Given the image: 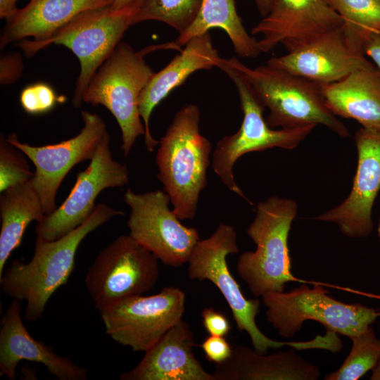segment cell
<instances>
[{"label": "cell", "instance_id": "obj_1", "mask_svg": "<svg viewBox=\"0 0 380 380\" xmlns=\"http://www.w3.org/2000/svg\"><path fill=\"white\" fill-rule=\"evenodd\" d=\"M122 215L120 210L99 203L84 222L61 238L53 241L36 238L30 261L16 260L4 271L0 277L1 290L13 299L26 302L27 322L39 319L51 296L67 283L84 239L113 217Z\"/></svg>", "mask_w": 380, "mask_h": 380}, {"label": "cell", "instance_id": "obj_2", "mask_svg": "<svg viewBox=\"0 0 380 380\" xmlns=\"http://www.w3.org/2000/svg\"><path fill=\"white\" fill-rule=\"evenodd\" d=\"M200 118L198 106L182 107L161 137L156 154L158 178L179 220L195 217L200 194L207 185L212 145L200 132Z\"/></svg>", "mask_w": 380, "mask_h": 380}, {"label": "cell", "instance_id": "obj_3", "mask_svg": "<svg viewBox=\"0 0 380 380\" xmlns=\"http://www.w3.org/2000/svg\"><path fill=\"white\" fill-rule=\"evenodd\" d=\"M223 60L245 78L269 109L266 122L270 127L322 125L341 137L350 136L346 125L327 106L320 84L267 63L252 68L235 57Z\"/></svg>", "mask_w": 380, "mask_h": 380}, {"label": "cell", "instance_id": "obj_4", "mask_svg": "<svg viewBox=\"0 0 380 380\" xmlns=\"http://www.w3.org/2000/svg\"><path fill=\"white\" fill-rule=\"evenodd\" d=\"M298 213L291 199L272 196L256 206L247 234L256 244L254 251L242 253L236 271L256 297L270 291H284L285 284L297 281L291 273L288 237Z\"/></svg>", "mask_w": 380, "mask_h": 380}, {"label": "cell", "instance_id": "obj_5", "mask_svg": "<svg viewBox=\"0 0 380 380\" xmlns=\"http://www.w3.org/2000/svg\"><path fill=\"white\" fill-rule=\"evenodd\" d=\"M142 0H135L122 8L111 5L85 11L59 29L47 40L35 43L23 40L18 46L31 56L51 44L63 45L78 58L80 72L72 97L76 108L82 103V94L91 79L120 42L133 20Z\"/></svg>", "mask_w": 380, "mask_h": 380}, {"label": "cell", "instance_id": "obj_6", "mask_svg": "<svg viewBox=\"0 0 380 380\" xmlns=\"http://www.w3.org/2000/svg\"><path fill=\"white\" fill-rule=\"evenodd\" d=\"M146 53L144 49L135 51L128 44L120 42L95 72L82 97V103L105 106L116 119L125 157L137 138L145 134L139 102L155 73L144 61Z\"/></svg>", "mask_w": 380, "mask_h": 380}, {"label": "cell", "instance_id": "obj_7", "mask_svg": "<svg viewBox=\"0 0 380 380\" xmlns=\"http://www.w3.org/2000/svg\"><path fill=\"white\" fill-rule=\"evenodd\" d=\"M236 239L234 228L222 223L208 238L199 240L187 261L189 278L201 281L208 280L217 288L231 309L237 328L247 332L257 352L267 354L269 348L284 346L296 350L312 348V340L278 341L270 338L260 330L255 322L260 311V300L246 298L228 268L227 256L239 252Z\"/></svg>", "mask_w": 380, "mask_h": 380}, {"label": "cell", "instance_id": "obj_8", "mask_svg": "<svg viewBox=\"0 0 380 380\" xmlns=\"http://www.w3.org/2000/svg\"><path fill=\"white\" fill-rule=\"evenodd\" d=\"M318 284H303L289 292L270 291L261 298L267 320L279 334L293 337L307 320L322 324L327 331L348 338L363 331L380 316V311L361 303H345L328 295Z\"/></svg>", "mask_w": 380, "mask_h": 380}, {"label": "cell", "instance_id": "obj_9", "mask_svg": "<svg viewBox=\"0 0 380 380\" xmlns=\"http://www.w3.org/2000/svg\"><path fill=\"white\" fill-rule=\"evenodd\" d=\"M231 79L238 91L243 118L239 130L217 141L213 153L212 167L228 189L251 203L236 184L233 168L243 155L279 147L293 149L316 127L274 129L263 118L265 106L250 84L221 58L218 67Z\"/></svg>", "mask_w": 380, "mask_h": 380}, {"label": "cell", "instance_id": "obj_10", "mask_svg": "<svg viewBox=\"0 0 380 380\" xmlns=\"http://www.w3.org/2000/svg\"><path fill=\"white\" fill-rule=\"evenodd\" d=\"M158 278V259L129 234L119 236L98 254L84 283L101 312L120 300L151 290Z\"/></svg>", "mask_w": 380, "mask_h": 380}, {"label": "cell", "instance_id": "obj_11", "mask_svg": "<svg viewBox=\"0 0 380 380\" xmlns=\"http://www.w3.org/2000/svg\"><path fill=\"white\" fill-rule=\"evenodd\" d=\"M185 301L184 291L167 286L154 295L125 298L100 313L114 341L146 352L182 319Z\"/></svg>", "mask_w": 380, "mask_h": 380}, {"label": "cell", "instance_id": "obj_12", "mask_svg": "<svg viewBox=\"0 0 380 380\" xmlns=\"http://www.w3.org/2000/svg\"><path fill=\"white\" fill-rule=\"evenodd\" d=\"M124 200L131 210L129 235L165 265L186 263L199 234L196 229L183 225L170 209L169 195L160 190L137 194L128 189Z\"/></svg>", "mask_w": 380, "mask_h": 380}, {"label": "cell", "instance_id": "obj_13", "mask_svg": "<svg viewBox=\"0 0 380 380\" xmlns=\"http://www.w3.org/2000/svg\"><path fill=\"white\" fill-rule=\"evenodd\" d=\"M362 43L363 37L343 24L283 56L271 58L267 64L320 85L327 84L373 65L365 56Z\"/></svg>", "mask_w": 380, "mask_h": 380}, {"label": "cell", "instance_id": "obj_14", "mask_svg": "<svg viewBox=\"0 0 380 380\" xmlns=\"http://www.w3.org/2000/svg\"><path fill=\"white\" fill-rule=\"evenodd\" d=\"M81 115L84 126L80 133L58 144L34 146L20 141L15 133L6 139L33 163L31 180L46 215L56 209V194L68 172L75 165L90 160L108 132L105 122L97 114L82 110Z\"/></svg>", "mask_w": 380, "mask_h": 380}, {"label": "cell", "instance_id": "obj_15", "mask_svg": "<svg viewBox=\"0 0 380 380\" xmlns=\"http://www.w3.org/2000/svg\"><path fill=\"white\" fill-rule=\"evenodd\" d=\"M128 183V169L113 158L110 136L106 132L88 167L77 174L66 199L37 224V238L53 241L65 235L89 217L95 208L96 198L103 190L122 187Z\"/></svg>", "mask_w": 380, "mask_h": 380}, {"label": "cell", "instance_id": "obj_16", "mask_svg": "<svg viewBox=\"0 0 380 380\" xmlns=\"http://www.w3.org/2000/svg\"><path fill=\"white\" fill-rule=\"evenodd\" d=\"M355 142L357 165L350 193L340 205L314 219L336 224L346 236L364 238L373 230L372 208L380 191V130L362 127Z\"/></svg>", "mask_w": 380, "mask_h": 380}, {"label": "cell", "instance_id": "obj_17", "mask_svg": "<svg viewBox=\"0 0 380 380\" xmlns=\"http://www.w3.org/2000/svg\"><path fill=\"white\" fill-rule=\"evenodd\" d=\"M343 25L325 0H272L269 13L251 30L266 53L282 44L288 51Z\"/></svg>", "mask_w": 380, "mask_h": 380}, {"label": "cell", "instance_id": "obj_18", "mask_svg": "<svg viewBox=\"0 0 380 380\" xmlns=\"http://www.w3.org/2000/svg\"><path fill=\"white\" fill-rule=\"evenodd\" d=\"M42 364L60 380H85L87 370L68 357L56 353L51 346L34 338L21 317L20 301L13 299L0 321V375L13 380L19 362Z\"/></svg>", "mask_w": 380, "mask_h": 380}, {"label": "cell", "instance_id": "obj_19", "mask_svg": "<svg viewBox=\"0 0 380 380\" xmlns=\"http://www.w3.org/2000/svg\"><path fill=\"white\" fill-rule=\"evenodd\" d=\"M190 325L182 319L151 348L139 363L122 373L121 380H216L195 357Z\"/></svg>", "mask_w": 380, "mask_h": 380}, {"label": "cell", "instance_id": "obj_20", "mask_svg": "<svg viewBox=\"0 0 380 380\" xmlns=\"http://www.w3.org/2000/svg\"><path fill=\"white\" fill-rule=\"evenodd\" d=\"M184 46L179 54L153 74L141 94L139 110L144 121V142L148 151L152 152L159 144L150 130V118L153 109L192 73L218 67L221 59L209 32L193 37Z\"/></svg>", "mask_w": 380, "mask_h": 380}, {"label": "cell", "instance_id": "obj_21", "mask_svg": "<svg viewBox=\"0 0 380 380\" xmlns=\"http://www.w3.org/2000/svg\"><path fill=\"white\" fill-rule=\"evenodd\" d=\"M295 348L272 355L243 346L232 348L231 356L215 364L216 380H316L317 366L297 354Z\"/></svg>", "mask_w": 380, "mask_h": 380}, {"label": "cell", "instance_id": "obj_22", "mask_svg": "<svg viewBox=\"0 0 380 380\" xmlns=\"http://www.w3.org/2000/svg\"><path fill=\"white\" fill-rule=\"evenodd\" d=\"M113 0H30L6 23L0 39L1 48L32 37L33 42L49 39L80 13L111 5Z\"/></svg>", "mask_w": 380, "mask_h": 380}, {"label": "cell", "instance_id": "obj_23", "mask_svg": "<svg viewBox=\"0 0 380 380\" xmlns=\"http://www.w3.org/2000/svg\"><path fill=\"white\" fill-rule=\"evenodd\" d=\"M321 91L336 116L380 130V70L376 66L359 69L336 82L322 84Z\"/></svg>", "mask_w": 380, "mask_h": 380}, {"label": "cell", "instance_id": "obj_24", "mask_svg": "<svg viewBox=\"0 0 380 380\" xmlns=\"http://www.w3.org/2000/svg\"><path fill=\"white\" fill-rule=\"evenodd\" d=\"M31 179L1 193L0 277L11 253L20 245L27 226L46 216Z\"/></svg>", "mask_w": 380, "mask_h": 380}, {"label": "cell", "instance_id": "obj_25", "mask_svg": "<svg viewBox=\"0 0 380 380\" xmlns=\"http://www.w3.org/2000/svg\"><path fill=\"white\" fill-rule=\"evenodd\" d=\"M213 28H220L226 32L239 56L255 58L262 53L258 40L245 29L234 0H203L196 19L187 30L179 34L175 43L184 46L193 37Z\"/></svg>", "mask_w": 380, "mask_h": 380}, {"label": "cell", "instance_id": "obj_26", "mask_svg": "<svg viewBox=\"0 0 380 380\" xmlns=\"http://www.w3.org/2000/svg\"><path fill=\"white\" fill-rule=\"evenodd\" d=\"M203 0H142L133 25L144 21L163 22L179 34L187 30L196 19Z\"/></svg>", "mask_w": 380, "mask_h": 380}, {"label": "cell", "instance_id": "obj_27", "mask_svg": "<svg viewBox=\"0 0 380 380\" xmlns=\"http://www.w3.org/2000/svg\"><path fill=\"white\" fill-rule=\"evenodd\" d=\"M351 350L341 366L327 374L326 380H357L372 370L380 358V339L370 326L350 337Z\"/></svg>", "mask_w": 380, "mask_h": 380}, {"label": "cell", "instance_id": "obj_28", "mask_svg": "<svg viewBox=\"0 0 380 380\" xmlns=\"http://www.w3.org/2000/svg\"><path fill=\"white\" fill-rule=\"evenodd\" d=\"M337 13L344 25L364 37L380 32V0H325Z\"/></svg>", "mask_w": 380, "mask_h": 380}, {"label": "cell", "instance_id": "obj_29", "mask_svg": "<svg viewBox=\"0 0 380 380\" xmlns=\"http://www.w3.org/2000/svg\"><path fill=\"white\" fill-rule=\"evenodd\" d=\"M25 154L9 143L3 134L0 139V192L30 181L34 177Z\"/></svg>", "mask_w": 380, "mask_h": 380}, {"label": "cell", "instance_id": "obj_30", "mask_svg": "<svg viewBox=\"0 0 380 380\" xmlns=\"http://www.w3.org/2000/svg\"><path fill=\"white\" fill-rule=\"evenodd\" d=\"M63 101L64 97L58 96L51 85L43 82L25 87L20 95L22 108L30 115L48 113Z\"/></svg>", "mask_w": 380, "mask_h": 380}, {"label": "cell", "instance_id": "obj_31", "mask_svg": "<svg viewBox=\"0 0 380 380\" xmlns=\"http://www.w3.org/2000/svg\"><path fill=\"white\" fill-rule=\"evenodd\" d=\"M205 358L215 364L226 361L232 352V347L224 338V336H207L201 345Z\"/></svg>", "mask_w": 380, "mask_h": 380}, {"label": "cell", "instance_id": "obj_32", "mask_svg": "<svg viewBox=\"0 0 380 380\" xmlns=\"http://www.w3.org/2000/svg\"><path fill=\"white\" fill-rule=\"evenodd\" d=\"M202 324L211 336H225L231 330L227 317L213 308H205L201 313Z\"/></svg>", "mask_w": 380, "mask_h": 380}, {"label": "cell", "instance_id": "obj_33", "mask_svg": "<svg viewBox=\"0 0 380 380\" xmlns=\"http://www.w3.org/2000/svg\"><path fill=\"white\" fill-rule=\"evenodd\" d=\"M23 62L19 53L4 56L1 59V83L3 84L15 82L20 76Z\"/></svg>", "mask_w": 380, "mask_h": 380}, {"label": "cell", "instance_id": "obj_34", "mask_svg": "<svg viewBox=\"0 0 380 380\" xmlns=\"http://www.w3.org/2000/svg\"><path fill=\"white\" fill-rule=\"evenodd\" d=\"M362 48L365 54L370 57L380 70V32L368 33L363 39Z\"/></svg>", "mask_w": 380, "mask_h": 380}, {"label": "cell", "instance_id": "obj_35", "mask_svg": "<svg viewBox=\"0 0 380 380\" xmlns=\"http://www.w3.org/2000/svg\"><path fill=\"white\" fill-rule=\"evenodd\" d=\"M18 0H0V17L7 22L11 21L18 13Z\"/></svg>", "mask_w": 380, "mask_h": 380}, {"label": "cell", "instance_id": "obj_36", "mask_svg": "<svg viewBox=\"0 0 380 380\" xmlns=\"http://www.w3.org/2000/svg\"><path fill=\"white\" fill-rule=\"evenodd\" d=\"M260 15L265 17L270 11L272 0H253Z\"/></svg>", "mask_w": 380, "mask_h": 380}, {"label": "cell", "instance_id": "obj_37", "mask_svg": "<svg viewBox=\"0 0 380 380\" xmlns=\"http://www.w3.org/2000/svg\"><path fill=\"white\" fill-rule=\"evenodd\" d=\"M134 1L135 0H113L111 6L115 8H122Z\"/></svg>", "mask_w": 380, "mask_h": 380}, {"label": "cell", "instance_id": "obj_38", "mask_svg": "<svg viewBox=\"0 0 380 380\" xmlns=\"http://www.w3.org/2000/svg\"><path fill=\"white\" fill-rule=\"evenodd\" d=\"M371 380H380V358L376 366L372 370Z\"/></svg>", "mask_w": 380, "mask_h": 380}, {"label": "cell", "instance_id": "obj_39", "mask_svg": "<svg viewBox=\"0 0 380 380\" xmlns=\"http://www.w3.org/2000/svg\"><path fill=\"white\" fill-rule=\"evenodd\" d=\"M378 234H379V237L380 239V220H379V225H378Z\"/></svg>", "mask_w": 380, "mask_h": 380}, {"label": "cell", "instance_id": "obj_40", "mask_svg": "<svg viewBox=\"0 0 380 380\" xmlns=\"http://www.w3.org/2000/svg\"><path fill=\"white\" fill-rule=\"evenodd\" d=\"M379 329H380V327H379Z\"/></svg>", "mask_w": 380, "mask_h": 380}]
</instances>
